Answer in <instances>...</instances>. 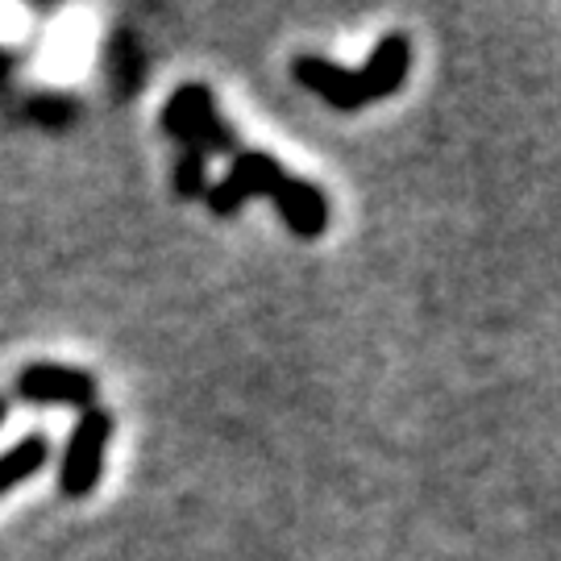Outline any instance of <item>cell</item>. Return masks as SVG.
I'll return each instance as SVG.
<instances>
[{
    "label": "cell",
    "mask_w": 561,
    "mask_h": 561,
    "mask_svg": "<svg viewBox=\"0 0 561 561\" xmlns=\"http://www.w3.org/2000/svg\"><path fill=\"white\" fill-rule=\"evenodd\" d=\"M266 201H275L279 208L283 225L304 241H317L329 229V201H324V192L317 183L308 180H296V175H287L283 171L275 187L266 192Z\"/></svg>",
    "instance_id": "obj_6"
},
{
    "label": "cell",
    "mask_w": 561,
    "mask_h": 561,
    "mask_svg": "<svg viewBox=\"0 0 561 561\" xmlns=\"http://www.w3.org/2000/svg\"><path fill=\"white\" fill-rule=\"evenodd\" d=\"M204 154L201 150H180V167H175V192H180L183 201H196L204 192V180H208V171H204Z\"/></svg>",
    "instance_id": "obj_9"
},
{
    "label": "cell",
    "mask_w": 561,
    "mask_h": 561,
    "mask_svg": "<svg viewBox=\"0 0 561 561\" xmlns=\"http://www.w3.org/2000/svg\"><path fill=\"white\" fill-rule=\"evenodd\" d=\"M46 461H50V442H46L42 433H30V437H21L13 449H4V454H0V495H9L21 482L38 479Z\"/></svg>",
    "instance_id": "obj_8"
},
{
    "label": "cell",
    "mask_w": 561,
    "mask_h": 561,
    "mask_svg": "<svg viewBox=\"0 0 561 561\" xmlns=\"http://www.w3.org/2000/svg\"><path fill=\"white\" fill-rule=\"evenodd\" d=\"M408 67H412V42L408 34H382L379 46L370 50V59L358 67V80L366 101H382V96H396L403 83H408Z\"/></svg>",
    "instance_id": "obj_7"
},
{
    "label": "cell",
    "mask_w": 561,
    "mask_h": 561,
    "mask_svg": "<svg viewBox=\"0 0 561 561\" xmlns=\"http://www.w3.org/2000/svg\"><path fill=\"white\" fill-rule=\"evenodd\" d=\"M291 76L312 96H321L329 108H337V113H358V108L370 104L366 92H362L358 67H341V62L321 59V55H300V59L291 62Z\"/></svg>",
    "instance_id": "obj_5"
},
{
    "label": "cell",
    "mask_w": 561,
    "mask_h": 561,
    "mask_svg": "<svg viewBox=\"0 0 561 561\" xmlns=\"http://www.w3.org/2000/svg\"><path fill=\"white\" fill-rule=\"evenodd\" d=\"M9 421V400H4V396H0V424Z\"/></svg>",
    "instance_id": "obj_11"
},
{
    "label": "cell",
    "mask_w": 561,
    "mask_h": 561,
    "mask_svg": "<svg viewBox=\"0 0 561 561\" xmlns=\"http://www.w3.org/2000/svg\"><path fill=\"white\" fill-rule=\"evenodd\" d=\"M113 428H117V421L104 408L80 412V421H76L71 437H67L62 466H59V491L67 500H88L101 486L104 454H108V442H113Z\"/></svg>",
    "instance_id": "obj_2"
},
{
    "label": "cell",
    "mask_w": 561,
    "mask_h": 561,
    "mask_svg": "<svg viewBox=\"0 0 561 561\" xmlns=\"http://www.w3.org/2000/svg\"><path fill=\"white\" fill-rule=\"evenodd\" d=\"M9 67H13V55H9V50H0V83L9 80Z\"/></svg>",
    "instance_id": "obj_10"
},
{
    "label": "cell",
    "mask_w": 561,
    "mask_h": 561,
    "mask_svg": "<svg viewBox=\"0 0 561 561\" xmlns=\"http://www.w3.org/2000/svg\"><path fill=\"white\" fill-rule=\"evenodd\" d=\"M101 382L80 366H62V362H30L18 375V400L38 403V408H96Z\"/></svg>",
    "instance_id": "obj_3"
},
{
    "label": "cell",
    "mask_w": 561,
    "mask_h": 561,
    "mask_svg": "<svg viewBox=\"0 0 561 561\" xmlns=\"http://www.w3.org/2000/svg\"><path fill=\"white\" fill-rule=\"evenodd\" d=\"M279 175H283V162L275 159V154H262V150H238V154H233V167H229V175L208 192V208H213V217H233L245 201L266 196Z\"/></svg>",
    "instance_id": "obj_4"
},
{
    "label": "cell",
    "mask_w": 561,
    "mask_h": 561,
    "mask_svg": "<svg viewBox=\"0 0 561 561\" xmlns=\"http://www.w3.org/2000/svg\"><path fill=\"white\" fill-rule=\"evenodd\" d=\"M162 125L183 150H201L204 159L208 154H238V138L217 117V101H213V92L204 83H183L180 92L167 101Z\"/></svg>",
    "instance_id": "obj_1"
}]
</instances>
